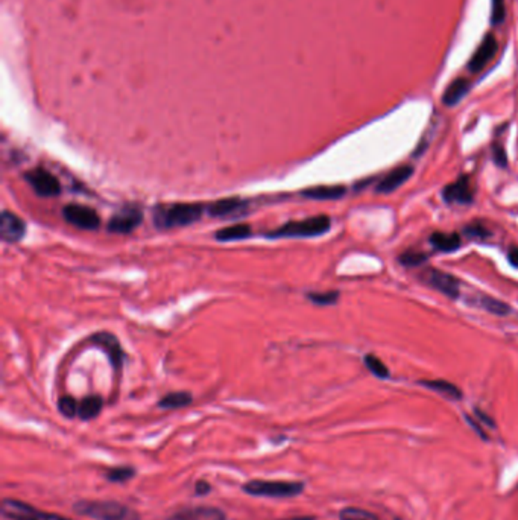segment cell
I'll return each mask as SVG.
<instances>
[{"mask_svg": "<svg viewBox=\"0 0 518 520\" xmlns=\"http://www.w3.org/2000/svg\"><path fill=\"white\" fill-rule=\"evenodd\" d=\"M204 214L202 204L175 202L154 209V224L159 228H175L190 225L199 220Z\"/></svg>", "mask_w": 518, "mask_h": 520, "instance_id": "obj_1", "label": "cell"}, {"mask_svg": "<svg viewBox=\"0 0 518 520\" xmlns=\"http://www.w3.org/2000/svg\"><path fill=\"white\" fill-rule=\"evenodd\" d=\"M73 511L94 520H140L136 510L116 501H80L73 505Z\"/></svg>", "mask_w": 518, "mask_h": 520, "instance_id": "obj_2", "label": "cell"}, {"mask_svg": "<svg viewBox=\"0 0 518 520\" xmlns=\"http://www.w3.org/2000/svg\"><path fill=\"white\" fill-rule=\"evenodd\" d=\"M330 227H332V219L325 215H319L301 220H292V223L281 225L276 230L268 232L266 238H315V236L327 233Z\"/></svg>", "mask_w": 518, "mask_h": 520, "instance_id": "obj_3", "label": "cell"}, {"mask_svg": "<svg viewBox=\"0 0 518 520\" xmlns=\"http://www.w3.org/2000/svg\"><path fill=\"white\" fill-rule=\"evenodd\" d=\"M247 494L256 496V498H295L304 492L303 483H292V480H263L256 479L249 480L242 487Z\"/></svg>", "mask_w": 518, "mask_h": 520, "instance_id": "obj_4", "label": "cell"}, {"mask_svg": "<svg viewBox=\"0 0 518 520\" xmlns=\"http://www.w3.org/2000/svg\"><path fill=\"white\" fill-rule=\"evenodd\" d=\"M2 513L3 516L14 520H72L64 516L43 513V511L35 510L25 502L14 499H5L2 502Z\"/></svg>", "mask_w": 518, "mask_h": 520, "instance_id": "obj_5", "label": "cell"}, {"mask_svg": "<svg viewBox=\"0 0 518 520\" xmlns=\"http://www.w3.org/2000/svg\"><path fill=\"white\" fill-rule=\"evenodd\" d=\"M25 178L30 187L34 189V192L42 198H53V196H58L61 193L58 178L43 168L28 171L25 173Z\"/></svg>", "mask_w": 518, "mask_h": 520, "instance_id": "obj_6", "label": "cell"}, {"mask_svg": "<svg viewBox=\"0 0 518 520\" xmlns=\"http://www.w3.org/2000/svg\"><path fill=\"white\" fill-rule=\"evenodd\" d=\"M141 220H143L141 210L136 206H127L109 219L108 232L114 234H130L141 224Z\"/></svg>", "mask_w": 518, "mask_h": 520, "instance_id": "obj_7", "label": "cell"}, {"mask_svg": "<svg viewBox=\"0 0 518 520\" xmlns=\"http://www.w3.org/2000/svg\"><path fill=\"white\" fill-rule=\"evenodd\" d=\"M62 216L69 224H72L82 230H96L100 225V218L91 207L81 206V204H69L62 209Z\"/></svg>", "mask_w": 518, "mask_h": 520, "instance_id": "obj_8", "label": "cell"}, {"mask_svg": "<svg viewBox=\"0 0 518 520\" xmlns=\"http://www.w3.org/2000/svg\"><path fill=\"white\" fill-rule=\"evenodd\" d=\"M422 280L426 281L429 286L435 288L436 291L443 293L449 298H458L461 294L459 280L449 272H443L438 270H427L422 275Z\"/></svg>", "mask_w": 518, "mask_h": 520, "instance_id": "obj_9", "label": "cell"}, {"mask_svg": "<svg viewBox=\"0 0 518 520\" xmlns=\"http://www.w3.org/2000/svg\"><path fill=\"white\" fill-rule=\"evenodd\" d=\"M26 233V224L20 216L10 210H3L0 216V238L8 243H14L23 239Z\"/></svg>", "mask_w": 518, "mask_h": 520, "instance_id": "obj_10", "label": "cell"}, {"mask_svg": "<svg viewBox=\"0 0 518 520\" xmlns=\"http://www.w3.org/2000/svg\"><path fill=\"white\" fill-rule=\"evenodd\" d=\"M443 196L447 202L470 204L474 198V187L471 184L470 177L462 175L459 180L454 181V183L445 186Z\"/></svg>", "mask_w": 518, "mask_h": 520, "instance_id": "obj_11", "label": "cell"}, {"mask_svg": "<svg viewBox=\"0 0 518 520\" xmlns=\"http://www.w3.org/2000/svg\"><path fill=\"white\" fill-rule=\"evenodd\" d=\"M91 341L96 345H99L100 349L108 354V359L111 361V365L116 370L122 368L123 361H125V353H123V349L120 347L119 341H117V338L114 335L107 333V332L94 333L91 336Z\"/></svg>", "mask_w": 518, "mask_h": 520, "instance_id": "obj_12", "label": "cell"}, {"mask_svg": "<svg viewBox=\"0 0 518 520\" xmlns=\"http://www.w3.org/2000/svg\"><path fill=\"white\" fill-rule=\"evenodd\" d=\"M166 520H226V514L216 507H188L177 511Z\"/></svg>", "mask_w": 518, "mask_h": 520, "instance_id": "obj_13", "label": "cell"}, {"mask_svg": "<svg viewBox=\"0 0 518 520\" xmlns=\"http://www.w3.org/2000/svg\"><path fill=\"white\" fill-rule=\"evenodd\" d=\"M497 47H499V44H497L496 37H494L492 34L486 35L483 38V42L481 43V46L477 47V51L474 52L473 58H471V61H470L468 69L471 70V72H473V73L481 72V70L494 58V55L497 53Z\"/></svg>", "mask_w": 518, "mask_h": 520, "instance_id": "obj_14", "label": "cell"}, {"mask_svg": "<svg viewBox=\"0 0 518 520\" xmlns=\"http://www.w3.org/2000/svg\"><path fill=\"white\" fill-rule=\"evenodd\" d=\"M412 173H413V166H411V164H402V166L392 169L388 175L384 177L379 184H377L375 191L379 193L394 192L412 177Z\"/></svg>", "mask_w": 518, "mask_h": 520, "instance_id": "obj_15", "label": "cell"}, {"mask_svg": "<svg viewBox=\"0 0 518 520\" xmlns=\"http://www.w3.org/2000/svg\"><path fill=\"white\" fill-rule=\"evenodd\" d=\"M248 207V202L240 198H224L211 202L207 207V211L210 216L215 218H224V216H231L238 214L240 210H245Z\"/></svg>", "mask_w": 518, "mask_h": 520, "instance_id": "obj_16", "label": "cell"}, {"mask_svg": "<svg viewBox=\"0 0 518 520\" xmlns=\"http://www.w3.org/2000/svg\"><path fill=\"white\" fill-rule=\"evenodd\" d=\"M347 193V189L343 186H316L305 189L301 192L304 198L309 200H316V201H332V200H339Z\"/></svg>", "mask_w": 518, "mask_h": 520, "instance_id": "obj_17", "label": "cell"}, {"mask_svg": "<svg viewBox=\"0 0 518 520\" xmlns=\"http://www.w3.org/2000/svg\"><path fill=\"white\" fill-rule=\"evenodd\" d=\"M430 243L435 247L438 251H444V253H453L461 248L462 239L461 234L458 233H441L436 232L430 236Z\"/></svg>", "mask_w": 518, "mask_h": 520, "instance_id": "obj_18", "label": "cell"}, {"mask_svg": "<svg viewBox=\"0 0 518 520\" xmlns=\"http://www.w3.org/2000/svg\"><path fill=\"white\" fill-rule=\"evenodd\" d=\"M470 90V83L464 78L453 81L449 87H447L445 93L443 94V102L447 107H453L459 104V101L465 96Z\"/></svg>", "mask_w": 518, "mask_h": 520, "instance_id": "obj_19", "label": "cell"}, {"mask_svg": "<svg viewBox=\"0 0 518 520\" xmlns=\"http://www.w3.org/2000/svg\"><path fill=\"white\" fill-rule=\"evenodd\" d=\"M420 383L422 385V387H426L431 391H436L438 394H441V396H445L447 399H452V400H459L462 399V391L459 387H456V385L449 382V381H443V379H438V381H420Z\"/></svg>", "mask_w": 518, "mask_h": 520, "instance_id": "obj_20", "label": "cell"}, {"mask_svg": "<svg viewBox=\"0 0 518 520\" xmlns=\"http://www.w3.org/2000/svg\"><path fill=\"white\" fill-rule=\"evenodd\" d=\"M215 236H216V239L221 242L242 241L251 236V227L247 224H235L231 227H225L222 228V230H217Z\"/></svg>", "mask_w": 518, "mask_h": 520, "instance_id": "obj_21", "label": "cell"}, {"mask_svg": "<svg viewBox=\"0 0 518 520\" xmlns=\"http://www.w3.org/2000/svg\"><path fill=\"white\" fill-rule=\"evenodd\" d=\"M192 401H193V397L190 392L177 391V392L166 394V396L159 401V406L161 409H179V408L188 406Z\"/></svg>", "mask_w": 518, "mask_h": 520, "instance_id": "obj_22", "label": "cell"}, {"mask_svg": "<svg viewBox=\"0 0 518 520\" xmlns=\"http://www.w3.org/2000/svg\"><path fill=\"white\" fill-rule=\"evenodd\" d=\"M102 406H104V400H102L100 396H89L80 404L78 415H80L82 420H93L94 417H98L100 414Z\"/></svg>", "mask_w": 518, "mask_h": 520, "instance_id": "obj_23", "label": "cell"}, {"mask_svg": "<svg viewBox=\"0 0 518 520\" xmlns=\"http://www.w3.org/2000/svg\"><path fill=\"white\" fill-rule=\"evenodd\" d=\"M479 304H481L485 311H488L494 315H508L509 312H511V307H509L506 303L500 302L494 297H488V295L479 297Z\"/></svg>", "mask_w": 518, "mask_h": 520, "instance_id": "obj_24", "label": "cell"}, {"mask_svg": "<svg viewBox=\"0 0 518 520\" xmlns=\"http://www.w3.org/2000/svg\"><path fill=\"white\" fill-rule=\"evenodd\" d=\"M364 362L366 368L370 370L375 377H379V379H388L389 377V368L384 365L383 362L375 356V354H366Z\"/></svg>", "mask_w": 518, "mask_h": 520, "instance_id": "obj_25", "label": "cell"}, {"mask_svg": "<svg viewBox=\"0 0 518 520\" xmlns=\"http://www.w3.org/2000/svg\"><path fill=\"white\" fill-rule=\"evenodd\" d=\"M136 475V470L132 467H127V466H120V467H114V469H109L107 471V479L111 480V483H117V484H123L127 483V480H130L132 476Z\"/></svg>", "mask_w": 518, "mask_h": 520, "instance_id": "obj_26", "label": "cell"}, {"mask_svg": "<svg viewBox=\"0 0 518 520\" xmlns=\"http://www.w3.org/2000/svg\"><path fill=\"white\" fill-rule=\"evenodd\" d=\"M309 300L318 306H330L339 300V293L337 291H327V293H310L307 294Z\"/></svg>", "mask_w": 518, "mask_h": 520, "instance_id": "obj_27", "label": "cell"}, {"mask_svg": "<svg viewBox=\"0 0 518 520\" xmlns=\"http://www.w3.org/2000/svg\"><path fill=\"white\" fill-rule=\"evenodd\" d=\"M58 409L60 413L67 417V419H73L75 415H78V409H80V404L70 396H64L61 397L60 401H58Z\"/></svg>", "mask_w": 518, "mask_h": 520, "instance_id": "obj_28", "label": "cell"}, {"mask_svg": "<svg viewBox=\"0 0 518 520\" xmlns=\"http://www.w3.org/2000/svg\"><path fill=\"white\" fill-rule=\"evenodd\" d=\"M341 520H379L373 513H368L360 508H345L339 514Z\"/></svg>", "mask_w": 518, "mask_h": 520, "instance_id": "obj_29", "label": "cell"}, {"mask_svg": "<svg viewBox=\"0 0 518 520\" xmlns=\"http://www.w3.org/2000/svg\"><path fill=\"white\" fill-rule=\"evenodd\" d=\"M398 260L404 266H418L426 262L427 256L421 253V251H406V253L398 257Z\"/></svg>", "mask_w": 518, "mask_h": 520, "instance_id": "obj_30", "label": "cell"}, {"mask_svg": "<svg viewBox=\"0 0 518 520\" xmlns=\"http://www.w3.org/2000/svg\"><path fill=\"white\" fill-rule=\"evenodd\" d=\"M465 234H468L470 238H477V239H485V238H490V236H491L490 230L483 224L468 225L465 228Z\"/></svg>", "mask_w": 518, "mask_h": 520, "instance_id": "obj_31", "label": "cell"}, {"mask_svg": "<svg viewBox=\"0 0 518 520\" xmlns=\"http://www.w3.org/2000/svg\"><path fill=\"white\" fill-rule=\"evenodd\" d=\"M492 159H494V162H496L497 166L505 168L506 164H508V157H506L505 148L501 146V145H499V144L494 145L492 146Z\"/></svg>", "mask_w": 518, "mask_h": 520, "instance_id": "obj_32", "label": "cell"}, {"mask_svg": "<svg viewBox=\"0 0 518 520\" xmlns=\"http://www.w3.org/2000/svg\"><path fill=\"white\" fill-rule=\"evenodd\" d=\"M505 17V5L501 0H494L492 5V21L499 25V23Z\"/></svg>", "mask_w": 518, "mask_h": 520, "instance_id": "obj_33", "label": "cell"}, {"mask_svg": "<svg viewBox=\"0 0 518 520\" xmlns=\"http://www.w3.org/2000/svg\"><path fill=\"white\" fill-rule=\"evenodd\" d=\"M210 492H211V487H210L208 483H204V480H198V483H196V494L202 496V494H207Z\"/></svg>", "mask_w": 518, "mask_h": 520, "instance_id": "obj_34", "label": "cell"}, {"mask_svg": "<svg viewBox=\"0 0 518 520\" xmlns=\"http://www.w3.org/2000/svg\"><path fill=\"white\" fill-rule=\"evenodd\" d=\"M508 260H509V263L518 268V247H512L508 251Z\"/></svg>", "mask_w": 518, "mask_h": 520, "instance_id": "obj_35", "label": "cell"}, {"mask_svg": "<svg viewBox=\"0 0 518 520\" xmlns=\"http://www.w3.org/2000/svg\"><path fill=\"white\" fill-rule=\"evenodd\" d=\"M476 415L479 417V420L485 422L486 424H488V426H494V422L490 420V417H488V415H485L482 411H479V409H476Z\"/></svg>", "mask_w": 518, "mask_h": 520, "instance_id": "obj_36", "label": "cell"}, {"mask_svg": "<svg viewBox=\"0 0 518 520\" xmlns=\"http://www.w3.org/2000/svg\"><path fill=\"white\" fill-rule=\"evenodd\" d=\"M285 520H315V517H312V516H300V517H290V519H285Z\"/></svg>", "mask_w": 518, "mask_h": 520, "instance_id": "obj_37", "label": "cell"}]
</instances>
